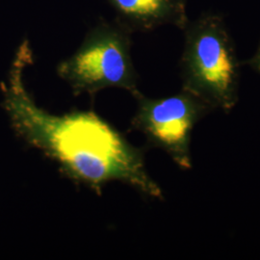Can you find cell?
<instances>
[{
    "label": "cell",
    "mask_w": 260,
    "mask_h": 260,
    "mask_svg": "<svg viewBox=\"0 0 260 260\" xmlns=\"http://www.w3.org/2000/svg\"><path fill=\"white\" fill-rule=\"evenodd\" d=\"M250 63H251V67H253V69L256 70L260 74V46L256 53L251 58Z\"/></svg>",
    "instance_id": "obj_6"
},
{
    "label": "cell",
    "mask_w": 260,
    "mask_h": 260,
    "mask_svg": "<svg viewBox=\"0 0 260 260\" xmlns=\"http://www.w3.org/2000/svg\"><path fill=\"white\" fill-rule=\"evenodd\" d=\"M116 14L115 21L130 32H147L171 24L184 31L189 24L186 0H103Z\"/></svg>",
    "instance_id": "obj_5"
},
{
    "label": "cell",
    "mask_w": 260,
    "mask_h": 260,
    "mask_svg": "<svg viewBox=\"0 0 260 260\" xmlns=\"http://www.w3.org/2000/svg\"><path fill=\"white\" fill-rule=\"evenodd\" d=\"M132 32L117 21L101 19L72 56L61 61L57 75L74 95L94 94L108 88L139 92L138 75L131 58Z\"/></svg>",
    "instance_id": "obj_3"
},
{
    "label": "cell",
    "mask_w": 260,
    "mask_h": 260,
    "mask_svg": "<svg viewBox=\"0 0 260 260\" xmlns=\"http://www.w3.org/2000/svg\"><path fill=\"white\" fill-rule=\"evenodd\" d=\"M133 98L137 108L130 128L141 132L149 146L164 150L180 169L191 170L192 132L213 109L182 89L166 98L151 99L140 91Z\"/></svg>",
    "instance_id": "obj_4"
},
{
    "label": "cell",
    "mask_w": 260,
    "mask_h": 260,
    "mask_svg": "<svg viewBox=\"0 0 260 260\" xmlns=\"http://www.w3.org/2000/svg\"><path fill=\"white\" fill-rule=\"evenodd\" d=\"M33 63L32 48L24 39L0 85L3 110L19 139L95 193L118 181L142 195L164 200L161 187L146 168L144 149L133 146L108 121L93 111L54 115L38 105L24 82V71Z\"/></svg>",
    "instance_id": "obj_1"
},
{
    "label": "cell",
    "mask_w": 260,
    "mask_h": 260,
    "mask_svg": "<svg viewBox=\"0 0 260 260\" xmlns=\"http://www.w3.org/2000/svg\"><path fill=\"white\" fill-rule=\"evenodd\" d=\"M182 90L214 110L230 113L239 101V62L222 17L205 15L184 29Z\"/></svg>",
    "instance_id": "obj_2"
}]
</instances>
